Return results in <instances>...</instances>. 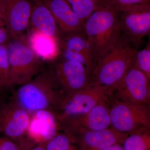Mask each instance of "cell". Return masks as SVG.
Returning <instances> with one entry per match:
<instances>
[{
    "mask_svg": "<svg viewBox=\"0 0 150 150\" xmlns=\"http://www.w3.org/2000/svg\"><path fill=\"white\" fill-rule=\"evenodd\" d=\"M48 64L64 98L89 85L91 75L80 64L67 61L59 56Z\"/></svg>",
    "mask_w": 150,
    "mask_h": 150,
    "instance_id": "cell-8",
    "label": "cell"
},
{
    "mask_svg": "<svg viewBox=\"0 0 150 150\" xmlns=\"http://www.w3.org/2000/svg\"><path fill=\"white\" fill-rule=\"evenodd\" d=\"M120 37L135 48L150 33V3L130 7L119 12Z\"/></svg>",
    "mask_w": 150,
    "mask_h": 150,
    "instance_id": "cell-7",
    "label": "cell"
},
{
    "mask_svg": "<svg viewBox=\"0 0 150 150\" xmlns=\"http://www.w3.org/2000/svg\"><path fill=\"white\" fill-rule=\"evenodd\" d=\"M0 150H21L18 145L9 138L0 134Z\"/></svg>",
    "mask_w": 150,
    "mask_h": 150,
    "instance_id": "cell-25",
    "label": "cell"
},
{
    "mask_svg": "<svg viewBox=\"0 0 150 150\" xmlns=\"http://www.w3.org/2000/svg\"><path fill=\"white\" fill-rule=\"evenodd\" d=\"M46 142L40 143L37 146L34 147V148H32L30 150H46V149H45Z\"/></svg>",
    "mask_w": 150,
    "mask_h": 150,
    "instance_id": "cell-28",
    "label": "cell"
},
{
    "mask_svg": "<svg viewBox=\"0 0 150 150\" xmlns=\"http://www.w3.org/2000/svg\"><path fill=\"white\" fill-rule=\"evenodd\" d=\"M59 48H65L80 53L88 63L91 75L96 66V61L93 48L85 31L67 34H61Z\"/></svg>",
    "mask_w": 150,
    "mask_h": 150,
    "instance_id": "cell-17",
    "label": "cell"
},
{
    "mask_svg": "<svg viewBox=\"0 0 150 150\" xmlns=\"http://www.w3.org/2000/svg\"><path fill=\"white\" fill-rule=\"evenodd\" d=\"M11 97L30 113L47 111L54 114L64 98L48 63L29 82L20 86Z\"/></svg>",
    "mask_w": 150,
    "mask_h": 150,
    "instance_id": "cell-1",
    "label": "cell"
},
{
    "mask_svg": "<svg viewBox=\"0 0 150 150\" xmlns=\"http://www.w3.org/2000/svg\"><path fill=\"white\" fill-rule=\"evenodd\" d=\"M27 39L30 48L43 62L49 63L59 57V44L53 38L31 28Z\"/></svg>",
    "mask_w": 150,
    "mask_h": 150,
    "instance_id": "cell-16",
    "label": "cell"
},
{
    "mask_svg": "<svg viewBox=\"0 0 150 150\" xmlns=\"http://www.w3.org/2000/svg\"><path fill=\"white\" fill-rule=\"evenodd\" d=\"M32 1L33 7L29 26L31 25V28L53 38L59 44L61 32L50 10L41 1Z\"/></svg>",
    "mask_w": 150,
    "mask_h": 150,
    "instance_id": "cell-15",
    "label": "cell"
},
{
    "mask_svg": "<svg viewBox=\"0 0 150 150\" xmlns=\"http://www.w3.org/2000/svg\"><path fill=\"white\" fill-rule=\"evenodd\" d=\"M79 18L84 22L100 5L102 0H65Z\"/></svg>",
    "mask_w": 150,
    "mask_h": 150,
    "instance_id": "cell-18",
    "label": "cell"
},
{
    "mask_svg": "<svg viewBox=\"0 0 150 150\" xmlns=\"http://www.w3.org/2000/svg\"><path fill=\"white\" fill-rule=\"evenodd\" d=\"M31 120L30 113L11 97L7 101L0 102V134L18 145L27 135Z\"/></svg>",
    "mask_w": 150,
    "mask_h": 150,
    "instance_id": "cell-9",
    "label": "cell"
},
{
    "mask_svg": "<svg viewBox=\"0 0 150 150\" xmlns=\"http://www.w3.org/2000/svg\"><path fill=\"white\" fill-rule=\"evenodd\" d=\"M116 100L109 107L112 128L128 134L150 131L149 105Z\"/></svg>",
    "mask_w": 150,
    "mask_h": 150,
    "instance_id": "cell-5",
    "label": "cell"
},
{
    "mask_svg": "<svg viewBox=\"0 0 150 150\" xmlns=\"http://www.w3.org/2000/svg\"><path fill=\"white\" fill-rule=\"evenodd\" d=\"M101 150H124L123 146L120 144L111 145Z\"/></svg>",
    "mask_w": 150,
    "mask_h": 150,
    "instance_id": "cell-27",
    "label": "cell"
},
{
    "mask_svg": "<svg viewBox=\"0 0 150 150\" xmlns=\"http://www.w3.org/2000/svg\"><path fill=\"white\" fill-rule=\"evenodd\" d=\"M31 0H5L2 20L11 38L23 35L29 26L33 7Z\"/></svg>",
    "mask_w": 150,
    "mask_h": 150,
    "instance_id": "cell-13",
    "label": "cell"
},
{
    "mask_svg": "<svg viewBox=\"0 0 150 150\" xmlns=\"http://www.w3.org/2000/svg\"><path fill=\"white\" fill-rule=\"evenodd\" d=\"M11 37L5 25L1 18H0V45L6 43Z\"/></svg>",
    "mask_w": 150,
    "mask_h": 150,
    "instance_id": "cell-26",
    "label": "cell"
},
{
    "mask_svg": "<svg viewBox=\"0 0 150 150\" xmlns=\"http://www.w3.org/2000/svg\"><path fill=\"white\" fill-rule=\"evenodd\" d=\"M114 91L111 87L89 85L65 98L54 114L56 121L88 112L100 103L108 99Z\"/></svg>",
    "mask_w": 150,
    "mask_h": 150,
    "instance_id": "cell-6",
    "label": "cell"
},
{
    "mask_svg": "<svg viewBox=\"0 0 150 150\" xmlns=\"http://www.w3.org/2000/svg\"><path fill=\"white\" fill-rule=\"evenodd\" d=\"M46 150H78L77 146L67 134L57 133L46 142Z\"/></svg>",
    "mask_w": 150,
    "mask_h": 150,
    "instance_id": "cell-20",
    "label": "cell"
},
{
    "mask_svg": "<svg viewBox=\"0 0 150 150\" xmlns=\"http://www.w3.org/2000/svg\"><path fill=\"white\" fill-rule=\"evenodd\" d=\"M149 3L150 0H102L99 6L119 12L130 7Z\"/></svg>",
    "mask_w": 150,
    "mask_h": 150,
    "instance_id": "cell-23",
    "label": "cell"
},
{
    "mask_svg": "<svg viewBox=\"0 0 150 150\" xmlns=\"http://www.w3.org/2000/svg\"><path fill=\"white\" fill-rule=\"evenodd\" d=\"M122 144L124 150H150V131L129 134Z\"/></svg>",
    "mask_w": 150,
    "mask_h": 150,
    "instance_id": "cell-19",
    "label": "cell"
},
{
    "mask_svg": "<svg viewBox=\"0 0 150 150\" xmlns=\"http://www.w3.org/2000/svg\"><path fill=\"white\" fill-rule=\"evenodd\" d=\"M5 0H0V18H1L2 13L3 7Z\"/></svg>",
    "mask_w": 150,
    "mask_h": 150,
    "instance_id": "cell-29",
    "label": "cell"
},
{
    "mask_svg": "<svg viewBox=\"0 0 150 150\" xmlns=\"http://www.w3.org/2000/svg\"><path fill=\"white\" fill-rule=\"evenodd\" d=\"M118 14L99 6L85 21V32L93 48L97 64L120 39Z\"/></svg>",
    "mask_w": 150,
    "mask_h": 150,
    "instance_id": "cell-2",
    "label": "cell"
},
{
    "mask_svg": "<svg viewBox=\"0 0 150 150\" xmlns=\"http://www.w3.org/2000/svg\"><path fill=\"white\" fill-rule=\"evenodd\" d=\"M108 99L100 103L84 114L56 121L58 130L67 134L79 129L100 130L111 125Z\"/></svg>",
    "mask_w": 150,
    "mask_h": 150,
    "instance_id": "cell-10",
    "label": "cell"
},
{
    "mask_svg": "<svg viewBox=\"0 0 150 150\" xmlns=\"http://www.w3.org/2000/svg\"><path fill=\"white\" fill-rule=\"evenodd\" d=\"M54 16L62 34L85 31V22L78 17L65 0H39Z\"/></svg>",
    "mask_w": 150,
    "mask_h": 150,
    "instance_id": "cell-14",
    "label": "cell"
},
{
    "mask_svg": "<svg viewBox=\"0 0 150 150\" xmlns=\"http://www.w3.org/2000/svg\"><path fill=\"white\" fill-rule=\"evenodd\" d=\"M150 80L144 73L132 67L113 88L119 100L149 105Z\"/></svg>",
    "mask_w": 150,
    "mask_h": 150,
    "instance_id": "cell-11",
    "label": "cell"
},
{
    "mask_svg": "<svg viewBox=\"0 0 150 150\" xmlns=\"http://www.w3.org/2000/svg\"><path fill=\"white\" fill-rule=\"evenodd\" d=\"M132 66L144 73L150 79V40L146 47L134 53Z\"/></svg>",
    "mask_w": 150,
    "mask_h": 150,
    "instance_id": "cell-21",
    "label": "cell"
},
{
    "mask_svg": "<svg viewBox=\"0 0 150 150\" xmlns=\"http://www.w3.org/2000/svg\"><path fill=\"white\" fill-rule=\"evenodd\" d=\"M9 87V65L6 43L0 45V91Z\"/></svg>",
    "mask_w": 150,
    "mask_h": 150,
    "instance_id": "cell-22",
    "label": "cell"
},
{
    "mask_svg": "<svg viewBox=\"0 0 150 150\" xmlns=\"http://www.w3.org/2000/svg\"><path fill=\"white\" fill-rule=\"evenodd\" d=\"M66 134L76 145L78 150H101L111 145L122 144L129 135L112 127L100 130L79 129Z\"/></svg>",
    "mask_w": 150,
    "mask_h": 150,
    "instance_id": "cell-12",
    "label": "cell"
},
{
    "mask_svg": "<svg viewBox=\"0 0 150 150\" xmlns=\"http://www.w3.org/2000/svg\"><path fill=\"white\" fill-rule=\"evenodd\" d=\"M9 65L10 86L29 82L43 69V62L30 48L24 35L11 38L7 43Z\"/></svg>",
    "mask_w": 150,
    "mask_h": 150,
    "instance_id": "cell-4",
    "label": "cell"
},
{
    "mask_svg": "<svg viewBox=\"0 0 150 150\" xmlns=\"http://www.w3.org/2000/svg\"><path fill=\"white\" fill-rule=\"evenodd\" d=\"M136 50L120 37L114 47L97 64L91 76L89 85L113 88L132 67Z\"/></svg>",
    "mask_w": 150,
    "mask_h": 150,
    "instance_id": "cell-3",
    "label": "cell"
},
{
    "mask_svg": "<svg viewBox=\"0 0 150 150\" xmlns=\"http://www.w3.org/2000/svg\"><path fill=\"white\" fill-rule=\"evenodd\" d=\"M60 51L59 57L67 61L80 64L86 68L91 75L88 63L83 55L76 51L65 48H60Z\"/></svg>",
    "mask_w": 150,
    "mask_h": 150,
    "instance_id": "cell-24",
    "label": "cell"
}]
</instances>
